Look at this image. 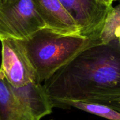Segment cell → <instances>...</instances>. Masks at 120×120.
I'll return each instance as SVG.
<instances>
[{
	"instance_id": "obj_13",
	"label": "cell",
	"mask_w": 120,
	"mask_h": 120,
	"mask_svg": "<svg viewBox=\"0 0 120 120\" xmlns=\"http://www.w3.org/2000/svg\"><path fill=\"white\" fill-rule=\"evenodd\" d=\"M108 106L111 107L112 108L116 110L117 111L120 112V103H112V104H109L108 105Z\"/></svg>"
},
{
	"instance_id": "obj_11",
	"label": "cell",
	"mask_w": 120,
	"mask_h": 120,
	"mask_svg": "<svg viewBox=\"0 0 120 120\" xmlns=\"http://www.w3.org/2000/svg\"><path fill=\"white\" fill-rule=\"evenodd\" d=\"M99 1H101V3H103V4L106 5L108 7H111L112 6H114V3L117 1H120V0H98Z\"/></svg>"
},
{
	"instance_id": "obj_4",
	"label": "cell",
	"mask_w": 120,
	"mask_h": 120,
	"mask_svg": "<svg viewBox=\"0 0 120 120\" xmlns=\"http://www.w3.org/2000/svg\"><path fill=\"white\" fill-rule=\"evenodd\" d=\"M0 41L1 45L0 76L15 88L37 80L35 70L20 40L4 38L1 39Z\"/></svg>"
},
{
	"instance_id": "obj_6",
	"label": "cell",
	"mask_w": 120,
	"mask_h": 120,
	"mask_svg": "<svg viewBox=\"0 0 120 120\" xmlns=\"http://www.w3.org/2000/svg\"><path fill=\"white\" fill-rule=\"evenodd\" d=\"M32 1L47 28L63 34L82 35L77 23L59 0Z\"/></svg>"
},
{
	"instance_id": "obj_1",
	"label": "cell",
	"mask_w": 120,
	"mask_h": 120,
	"mask_svg": "<svg viewBox=\"0 0 120 120\" xmlns=\"http://www.w3.org/2000/svg\"><path fill=\"white\" fill-rule=\"evenodd\" d=\"M53 108L66 101L120 103V44L90 46L44 82Z\"/></svg>"
},
{
	"instance_id": "obj_10",
	"label": "cell",
	"mask_w": 120,
	"mask_h": 120,
	"mask_svg": "<svg viewBox=\"0 0 120 120\" xmlns=\"http://www.w3.org/2000/svg\"><path fill=\"white\" fill-rule=\"evenodd\" d=\"M70 107L91 113L107 120H120V112L107 105L97 103L66 101L59 106L60 108H68Z\"/></svg>"
},
{
	"instance_id": "obj_12",
	"label": "cell",
	"mask_w": 120,
	"mask_h": 120,
	"mask_svg": "<svg viewBox=\"0 0 120 120\" xmlns=\"http://www.w3.org/2000/svg\"><path fill=\"white\" fill-rule=\"evenodd\" d=\"M14 1L15 0H0V8L9 5Z\"/></svg>"
},
{
	"instance_id": "obj_5",
	"label": "cell",
	"mask_w": 120,
	"mask_h": 120,
	"mask_svg": "<svg viewBox=\"0 0 120 120\" xmlns=\"http://www.w3.org/2000/svg\"><path fill=\"white\" fill-rule=\"evenodd\" d=\"M77 23L82 36L100 33L110 7L98 0H59Z\"/></svg>"
},
{
	"instance_id": "obj_7",
	"label": "cell",
	"mask_w": 120,
	"mask_h": 120,
	"mask_svg": "<svg viewBox=\"0 0 120 120\" xmlns=\"http://www.w3.org/2000/svg\"><path fill=\"white\" fill-rule=\"evenodd\" d=\"M12 89L16 96L25 105L33 120H41L50 115L53 106L47 96L43 84L35 80L25 86Z\"/></svg>"
},
{
	"instance_id": "obj_8",
	"label": "cell",
	"mask_w": 120,
	"mask_h": 120,
	"mask_svg": "<svg viewBox=\"0 0 120 120\" xmlns=\"http://www.w3.org/2000/svg\"><path fill=\"white\" fill-rule=\"evenodd\" d=\"M0 120H33L27 109L0 76Z\"/></svg>"
},
{
	"instance_id": "obj_3",
	"label": "cell",
	"mask_w": 120,
	"mask_h": 120,
	"mask_svg": "<svg viewBox=\"0 0 120 120\" xmlns=\"http://www.w3.org/2000/svg\"><path fill=\"white\" fill-rule=\"evenodd\" d=\"M46 27L32 0H15L0 8V39H25Z\"/></svg>"
},
{
	"instance_id": "obj_9",
	"label": "cell",
	"mask_w": 120,
	"mask_h": 120,
	"mask_svg": "<svg viewBox=\"0 0 120 120\" xmlns=\"http://www.w3.org/2000/svg\"><path fill=\"white\" fill-rule=\"evenodd\" d=\"M99 37L102 44L117 41L120 44V1L117 5L111 6L108 11Z\"/></svg>"
},
{
	"instance_id": "obj_2",
	"label": "cell",
	"mask_w": 120,
	"mask_h": 120,
	"mask_svg": "<svg viewBox=\"0 0 120 120\" xmlns=\"http://www.w3.org/2000/svg\"><path fill=\"white\" fill-rule=\"evenodd\" d=\"M99 34L89 37L63 34L44 27L20 40L35 70L37 80L42 83L86 49L102 44Z\"/></svg>"
}]
</instances>
